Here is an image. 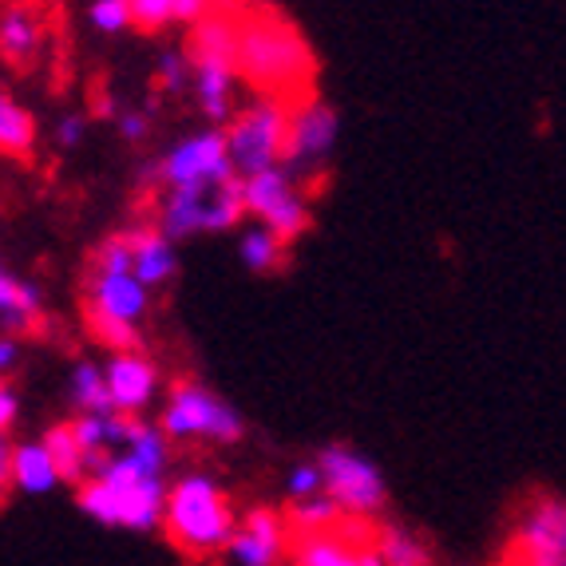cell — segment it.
<instances>
[{
    "label": "cell",
    "instance_id": "obj_2",
    "mask_svg": "<svg viewBox=\"0 0 566 566\" xmlns=\"http://www.w3.org/2000/svg\"><path fill=\"white\" fill-rule=\"evenodd\" d=\"M163 531L182 555L214 558L230 547V538L238 531V515L214 475L190 472L167 488Z\"/></svg>",
    "mask_w": 566,
    "mask_h": 566
},
{
    "label": "cell",
    "instance_id": "obj_5",
    "mask_svg": "<svg viewBox=\"0 0 566 566\" xmlns=\"http://www.w3.org/2000/svg\"><path fill=\"white\" fill-rule=\"evenodd\" d=\"M147 310H151V290L135 274H87V333L112 353L139 349V325Z\"/></svg>",
    "mask_w": 566,
    "mask_h": 566
},
{
    "label": "cell",
    "instance_id": "obj_4",
    "mask_svg": "<svg viewBox=\"0 0 566 566\" xmlns=\"http://www.w3.org/2000/svg\"><path fill=\"white\" fill-rule=\"evenodd\" d=\"M245 218L242 179L222 182H190V187H167L159 199V222L155 227L179 242L190 234H222Z\"/></svg>",
    "mask_w": 566,
    "mask_h": 566
},
{
    "label": "cell",
    "instance_id": "obj_36",
    "mask_svg": "<svg viewBox=\"0 0 566 566\" xmlns=\"http://www.w3.org/2000/svg\"><path fill=\"white\" fill-rule=\"evenodd\" d=\"M210 4L207 0H175V24H187V29H195L199 20L210 17Z\"/></svg>",
    "mask_w": 566,
    "mask_h": 566
},
{
    "label": "cell",
    "instance_id": "obj_15",
    "mask_svg": "<svg viewBox=\"0 0 566 566\" xmlns=\"http://www.w3.org/2000/svg\"><path fill=\"white\" fill-rule=\"evenodd\" d=\"M104 377L107 392H112V408L123 416H139L143 408H151L155 392H159V368L139 349L112 353V360L104 365Z\"/></svg>",
    "mask_w": 566,
    "mask_h": 566
},
{
    "label": "cell",
    "instance_id": "obj_9",
    "mask_svg": "<svg viewBox=\"0 0 566 566\" xmlns=\"http://www.w3.org/2000/svg\"><path fill=\"white\" fill-rule=\"evenodd\" d=\"M242 199L245 214L270 227L274 234H282L285 242H297L310 230V202L302 195V182L293 179L285 167L258 170V175L242 179Z\"/></svg>",
    "mask_w": 566,
    "mask_h": 566
},
{
    "label": "cell",
    "instance_id": "obj_3",
    "mask_svg": "<svg viewBox=\"0 0 566 566\" xmlns=\"http://www.w3.org/2000/svg\"><path fill=\"white\" fill-rule=\"evenodd\" d=\"M80 511L92 515L104 527H127V531H155L163 527V507H167V483L163 475L139 472L123 452L80 488L76 495Z\"/></svg>",
    "mask_w": 566,
    "mask_h": 566
},
{
    "label": "cell",
    "instance_id": "obj_40",
    "mask_svg": "<svg viewBox=\"0 0 566 566\" xmlns=\"http://www.w3.org/2000/svg\"><path fill=\"white\" fill-rule=\"evenodd\" d=\"M214 12H242V4H250V0H207Z\"/></svg>",
    "mask_w": 566,
    "mask_h": 566
},
{
    "label": "cell",
    "instance_id": "obj_10",
    "mask_svg": "<svg viewBox=\"0 0 566 566\" xmlns=\"http://www.w3.org/2000/svg\"><path fill=\"white\" fill-rule=\"evenodd\" d=\"M337 135H340V119L329 104L313 99V95L297 99L293 112H290L282 167L290 170L297 182L322 175L325 163H329L333 151H337Z\"/></svg>",
    "mask_w": 566,
    "mask_h": 566
},
{
    "label": "cell",
    "instance_id": "obj_34",
    "mask_svg": "<svg viewBox=\"0 0 566 566\" xmlns=\"http://www.w3.org/2000/svg\"><path fill=\"white\" fill-rule=\"evenodd\" d=\"M84 132H87L84 115H64V119L56 123V143L64 151H76L80 143H84Z\"/></svg>",
    "mask_w": 566,
    "mask_h": 566
},
{
    "label": "cell",
    "instance_id": "obj_35",
    "mask_svg": "<svg viewBox=\"0 0 566 566\" xmlns=\"http://www.w3.org/2000/svg\"><path fill=\"white\" fill-rule=\"evenodd\" d=\"M119 135L127 143L147 139V135H151V119H147V112H123L119 115Z\"/></svg>",
    "mask_w": 566,
    "mask_h": 566
},
{
    "label": "cell",
    "instance_id": "obj_26",
    "mask_svg": "<svg viewBox=\"0 0 566 566\" xmlns=\"http://www.w3.org/2000/svg\"><path fill=\"white\" fill-rule=\"evenodd\" d=\"M377 555H380V563L385 566H428L432 563V555H428V547L420 543V535H412L408 527H380V535H377Z\"/></svg>",
    "mask_w": 566,
    "mask_h": 566
},
{
    "label": "cell",
    "instance_id": "obj_8",
    "mask_svg": "<svg viewBox=\"0 0 566 566\" xmlns=\"http://www.w3.org/2000/svg\"><path fill=\"white\" fill-rule=\"evenodd\" d=\"M317 468H322L325 495L337 503L345 520H368V515H377L385 507L388 500L385 472L365 452L345 444H329L317 452Z\"/></svg>",
    "mask_w": 566,
    "mask_h": 566
},
{
    "label": "cell",
    "instance_id": "obj_33",
    "mask_svg": "<svg viewBox=\"0 0 566 566\" xmlns=\"http://www.w3.org/2000/svg\"><path fill=\"white\" fill-rule=\"evenodd\" d=\"M24 360V345L12 333H0V380H9Z\"/></svg>",
    "mask_w": 566,
    "mask_h": 566
},
{
    "label": "cell",
    "instance_id": "obj_37",
    "mask_svg": "<svg viewBox=\"0 0 566 566\" xmlns=\"http://www.w3.org/2000/svg\"><path fill=\"white\" fill-rule=\"evenodd\" d=\"M17 416H20L17 388H12L9 380H0V432H9V428L17 424Z\"/></svg>",
    "mask_w": 566,
    "mask_h": 566
},
{
    "label": "cell",
    "instance_id": "obj_20",
    "mask_svg": "<svg viewBox=\"0 0 566 566\" xmlns=\"http://www.w3.org/2000/svg\"><path fill=\"white\" fill-rule=\"evenodd\" d=\"M40 440H44L48 452H52V460H56L60 480H64V483H76V488H84V483L95 475V455L76 440V432H72V420H67V424L48 428Z\"/></svg>",
    "mask_w": 566,
    "mask_h": 566
},
{
    "label": "cell",
    "instance_id": "obj_28",
    "mask_svg": "<svg viewBox=\"0 0 566 566\" xmlns=\"http://www.w3.org/2000/svg\"><path fill=\"white\" fill-rule=\"evenodd\" d=\"M190 76H195V67H190V52H182V48H167L155 64V84L167 95H179L190 84Z\"/></svg>",
    "mask_w": 566,
    "mask_h": 566
},
{
    "label": "cell",
    "instance_id": "obj_30",
    "mask_svg": "<svg viewBox=\"0 0 566 566\" xmlns=\"http://www.w3.org/2000/svg\"><path fill=\"white\" fill-rule=\"evenodd\" d=\"M92 274H132V245L127 234H112L92 254Z\"/></svg>",
    "mask_w": 566,
    "mask_h": 566
},
{
    "label": "cell",
    "instance_id": "obj_27",
    "mask_svg": "<svg viewBox=\"0 0 566 566\" xmlns=\"http://www.w3.org/2000/svg\"><path fill=\"white\" fill-rule=\"evenodd\" d=\"M290 527L297 531V535H325V531H337V523L345 520L340 515V507L329 500V495H313V500H297L290 507Z\"/></svg>",
    "mask_w": 566,
    "mask_h": 566
},
{
    "label": "cell",
    "instance_id": "obj_16",
    "mask_svg": "<svg viewBox=\"0 0 566 566\" xmlns=\"http://www.w3.org/2000/svg\"><path fill=\"white\" fill-rule=\"evenodd\" d=\"M190 87L195 104L210 123H230L234 115V87H238V64L227 56H190Z\"/></svg>",
    "mask_w": 566,
    "mask_h": 566
},
{
    "label": "cell",
    "instance_id": "obj_31",
    "mask_svg": "<svg viewBox=\"0 0 566 566\" xmlns=\"http://www.w3.org/2000/svg\"><path fill=\"white\" fill-rule=\"evenodd\" d=\"M322 491H325V480H322V468H317V460H313V463H293L290 475H285V495H290L293 503L313 500V495H322Z\"/></svg>",
    "mask_w": 566,
    "mask_h": 566
},
{
    "label": "cell",
    "instance_id": "obj_32",
    "mask_svg": "<svg viewBox=\"0 0 566 566\" xmlns=\"http://www.w3.org/2000/svg\"><path fill=\"white\" fill-rule=\"evenodd\" d=\"M132 17L139 29L155 32L163 24H175V0H132Z\"/></svg>",
    "mask_w": 566,
    "mask_h": 566
},
{
    "label": "cell",
    "instance_id": "obj_12",
    "mask_svg": "<svg viewBox=\"0 0 566 566\" xmlns=\"http://www.w3.org/2000/svg\"><path fill=\"white\" fill-rule=\"evenodd\" d=\"M566 555V500L563 495H538L523 507L511 531L507 558Z\"/></svg>",
    "mask_w": 566,
    "mask_h": 566
},
{
    "label": "cell",
    "instance_id": "obj_18",
    "mask_svg": "<svg viewBox=\"0 0 566 566\" xmlns=\"http://www.w3.org/2000/svg\"><path fill=\"white\" fill-rule=\"evenodd\" d=\"M40 322H44V302H40L36 285L0 270V333L24 337V333L40 329Z\"/></svg>",
    "mask_w": 566,
    "mask_h": 566
},
{
    "label": "cell",
    "instance_id": "obj_17",
    "mask_svg": "<svg viewBox=\"0 0 566 566\" xmlns=\"http://www.w3.org/2000/svg\"><path fill=\"white\" fill-rule=\"evenodd\" d=\"M123 234H127V245H132V274L147 290H159V285H167L170 277L179 274L175 242L159 227H132L123 230Z\"/></svg>",
    "mask_w": 566,
    "mask_h": 566
},
{
    "label": "cell",
    "instance_id": "obj_24",
    "mask_svg": "<svg viewBox=\"0 0 566 566\" xmlns=\"http://www.w3.org/2000/svg\"><path fill=\"white\" fill-rule=\"evenodd\" d=\"M285 250H290V242L282 234H274L270 227H262V222L245 227L242 238H238V258L254 274H274L277 265H285Z\"/></svg>",
    "mask_w": 566,
    "mask_h": 566
},
{
    "label": "cell",
    "instance_id": "obj_1",
    "mask_svg": "<svg viewBox=\"0 0 566 566\" xmlns=\"http://www.w3.org/2000/svg\"><path fill=\"white\" fill-rule=\"evenodd\" d=\"M238 80L258 87V95L305 99L313 84V52L302 32L277 12H238Z\"/></svg>",
    "mask_w": 566,
    "mask_h": 566
},
{
    "label": "cell",
    "instance_id": "obj_21",
    "mask_svg": "<svg viewBox=\"0 0 566 566\" xmlns=\"http://www.w3.org/2000/svg\"><path fill=\"white\" fill-rule=\"evenodd\" d=\"M123 455L147 475H163L170 463V440L159 424H147L135 416L132 420V436H127V444H123Z\"/></svg>",
    "mask_w": 566,
    "mask_h": 566
},
{
    "label": "cell",
    "instance_id": "obj_6",
    "mask_svg": "<svg viewBox=\"0 0 566 566\" xmlns=\"http://www.w3.org/2000/svg\"><path fill=\"white\" fill-rule=\"evenodd\" d=\"M290 99L277 95H254L245 107L230 115L227 132V151L234 163L238 179H250L258 170L282 167L285 155V132H290Z\"/></svg>",
    "mask_w": 566,
    "mask_h": 566
},
{
    "label": "cell",
    "instance_id": "obj_14",
    "mask_svg": "<svg viewBox=\"0 0 566 566\" xmlns=\"http://www.w3.org/2000/svg\"><path fill=\"white\" fill-rule=\"evenodd\" d=\"M290 520L274 507H254L238 520V531L230 538L227 555L234 566H277L290 547Z\"/></svg>",
    "mask_w": 566,
    "mask_h": 566
},
{
    "label": "cell",
    "instance_id": "obj_23",
    "mask_svg": "<svg viewBox=\"0 0 566 566\" xmlns=\"http://www.w3.org/2000/svg\"><path fill=\"white\" fill-rule=\"evenodd\" d=\"M293 566H360V547H353L340 531L302 535V543L293 551Z\"/></svg>",
    "mask_w": 566,
    "mask_h": 566
},
{
    "label": "cell",
    "instance_id": "obj_38",
    "mask_svg": "<svg viewBox=\"0 0 566 566\" xmlns=\"http://www.w3.org/2000/svg\"><path fill=\"white\" fill-rule=\"evenodd\" d=\"M12 448L9 444V432H0V495L12 488Z\"/></svg>",
    "mask_w": 566,
    "mask_h": 566
},
{
    "label": "cell",
    "instance_id": "obj_11",
    "mask_svg": "<svg viewBox=\"0 0 566 566\" xmlns=\"http://www.w3.org/2000/svg\"><path fill=\"white\" fill-rule=\"evenodd\" d=\"M159 182L167 187H190V182H222L234 179V163L227 151V132L222 127H207L187 139H179L163 155L159 163Z\"/></svg>",
    "mask_w": 566,
    "mask_h": 566
},
{
    "label": "cell",
    "instance_id": "obj_19",
    "mask_svg": "<svg viewBox=\"0 0 566 566\" xmlns=\"http://www.w3.org/2000/svg\"><path fill=\"white\" fill-rule=\"evenodd\" d=\"M60 468L48 452L44 440H29V444L12 448V488L24 495H48L60 488Z\"/></svg>",
    "mask_w": 566,
    "mask_h": 566
},
{
    "label": "cell",
    "instance_id": "obj_29",
    "mask_svg": "<svg viewBox=\"0 0 566 566\" xmlns=\"http://www.w3.org/2000/svg\"><path fill=\"white\" fill-rule=\"evenodd\" d=\"M87 20H92V24L104 32V36H119V32H127L135 24L132 0H92Z\"/></svg>",
    "mask_w": 566,
    "mask_h": 566
},
{
    "label": "cell",
    "instance_id": "obj_13",
    "mask_svg": "<svg viewBox=\"0 0 566 566\" xmlns=\"http://www.w3.org/2000/svg\"><path fill=\"white\" fill-rule=\"evenodd\" d=\"M48 48V17L36 0H4L0 4V60L17 72L40 64Z\"/></svg>",
    "mask_w": 566,
    "mask_h": 566
},
{
    "label": "cell",
    "instance_id": "obj_39",
    "mask_svg": "<svg viewBox=\"0 0 566 566\" xmlns=\"http://www.w3.org/2000/svg\"><path fill=\"white\" fill-rule=\"evenodd\" d=\"M511 566H566V555H538V558H511Z\"/></svg>",
    "mask_w": 566,
    "mask_h": 566
},
{
    "label": "cell",
    "instance_id": "obj_22",
    "mask_svg": "<svg viewBox=\"0 0 566 566\" xmlns=\"http://www.w3.org/2000/svg\"><path fill=\"white\" fill-rule=\"evenodd\" d=\"M36 147V119L29 107H20L12 95L0 92V155L9 159H29Z\"/></svg>",
    "mask_w": 566,
    "mask_h": 566
},
{
    "label": "cell",
    "instance_id": "obj_7",
    "mask_svg": "<svg viewBox=\"0 0 566 566\" xmlns=\"http://www.w3.org/2000/svg\"><path fill=\"white\" fill-rule=\"evenodd\" d=\"M159 428L167 440H207V444H238L245 436V420L210 388L195 380H179L167 392L159 412Z\"/></svg>",
    "mask_w": 566,
    "mask_h": 566
},
{
    "label": "cell",
    "instance_id": "obj_25",
    "mask_svg": "<svg viewBox=\"0 0 566 566\" xmlns=\"http://www.w3.org/2000/svg\"><path fill=\"white\" fill-rule=\"evenodd\" d=\"M67 397L80 412H115L112 408V392H107V377H104V365H95V360H80L72 368V377H67Z\"/></svg>",
    "mask_w": 566,
    "mask_h": 566
}]
</instances>
